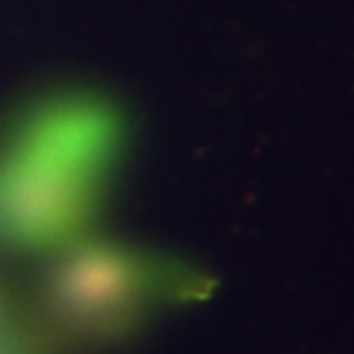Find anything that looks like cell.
<instances>
[{
  "mask_svg": "<svg viewBox=\"0 0 354 354\" xmlns=\"http://www.w3.org/2000/svg\"><path fill=\"white\" fill-rule=\"evenodd\" d=\"M194 269L113 239H81L60 251L44 283L53 324L83 343H115L154 308L203 292Z\"/></svg>",
  "mask_w": 354,
  "mask_h": 354,
  "instance_id": "7a4b0ae2",
  "label": "cell"
},
{
  "mask_svg": "<svg viewBox=\"0 0 354 354\" xmlns=\"http://www.w3.org/2000/svg\"><path fill=\"white\" fill-rule=\"evenodd\" d=\"M129 145L124 109L106 92L53 88L0 124V246L60 253L90 235Z\"/></svg>",
  "mask_w": 354,
  "mask_h": 354,
  "instance_id": "6da1fadb",
  "label": "cell"
}]
</instances>
